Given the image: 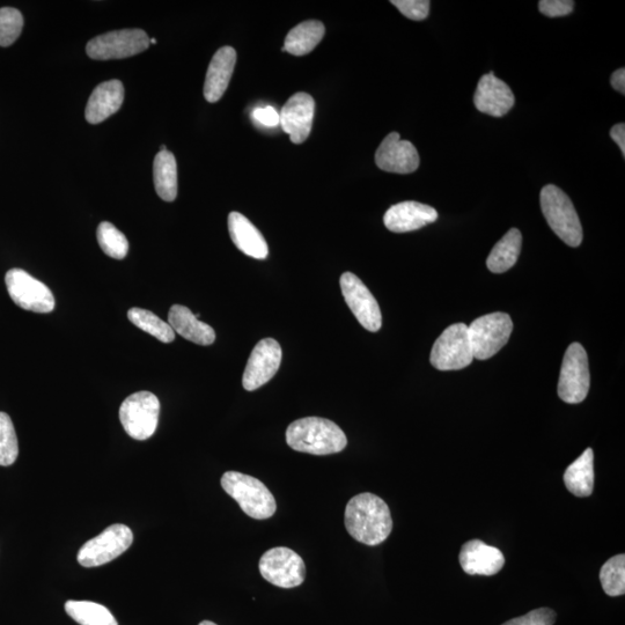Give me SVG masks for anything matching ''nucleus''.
<instances>
[{
	"instance_id": "obj_1",
	"label": "nucleus",
	"mask_w": 625,
	"mask_h": 625,
	"mask_svg": "<svg viewBox=\"0 0 625 625\" xmlns=\"http://www.w3.org/2000/svg\"><path fill=\"white\" fill-rule=\"evenodd\" d=\"M344 518L350 536L366 546H379L393 531L391 510L384 499L370 492L351 498Z\"/></svg>"
},
{
	"instance_id": "obj_2",
	"label": "nucleus",
	"mask_w": 625,
	"mask_h": 625,
	"mask_svg": "<svg viewBox=\"0 0 625 625\" xmlns=\"http://www.w3.org/2000/svg\"><path fill=\"white\" fill-rule=\"evenodd\" d=\"M286 443L297 452L330 455L342 452L348 439L340 426L329 419L306 417L289 425Z\"/></svg>"
},
{
	"instance_id": "obj_3",
	"label": "nucleus",
	"mask_w": 625,
	"mask_h": 625,
	"mask_svg": "<svg viewBox=\"0 0 625 625\" xmlns=\"http://www.w3.org/2000/svg\"><path fill=\"white\" fill-rule=\"evenodd\" d=\"M222 487L250 518L266 520L277 511L274 495L266 485L253 476L227 472L222 477Z\"/></svg>"
},
{
	"instance_id": "obj_4",
	"label": "nucleus",
	"mask_w": 625,
	"mask_h": 625,
	"mask_svg": "<svg viewBox=\"0 0 625 625\" xmlns=\"http://www.w3.org/2000/svg\"><path fill=\"white\" fill-rule=\"evenodd\" d=\"M544 218L558 238L570 247H579L583 241V227L570 197L563 190L548 185L540 195Z\"/></svg>"
},
{
	"instance_id": "obj_5",
	"label": "nucleus",
	"mask_w": 625,
	"mask_h": 625,
	"mask_svg": "<svg viewBox=\"0 0 625 625\" xmlns=\"http://www.w3.org/2000/svg\"><path fill=\"white\" fill-rule=\"evenodd\" d=\"M512 330L511 316L506 313H492L473 321L468 327V335L474 358L487 360L494 357L509 342Z\"/></svg>"
},
{
	"instance_id": "obj_6",
	"label": "nucleus",
	"mask_w": 625,
	"mask_h": 625,
	"mask_svg": "<svg viewBox=\"0 0 625 625\" xmlns=\"http://www.w3.org/2000/svg\"><path fill=\"white\" fill-rule=\"evenodd\" d=\"M474 359L465 323H455L446 328L433 345L430 357L432 366L439 371L466 369Z\"/></svg>"
},
{
	"instance_id": "obj_7",
	"label": "nucleus",
	"mask_w": 625,
	"mask_h": 625,
	"mask_svg": "<svg viewBox=\"0 0 625 625\" xmlns=\"http://www.w3.org/2000/svg\"><path fill=\"white\" fill-rule=\"evenodd\" d=\"M160 402L150 392H138L125 399L120 408V421L131 438L147 440L158 428Z\"/></svg>"
},
{
	"instance_id": "obj_8",
	"label": "nucleus",
	"mask_w": 625,
	"mask_h": 625,
	"mask_svg": "<svg viewBox=\"0 0 625 625\" xmlns=\"http://www.w3.org/2000/svg\"><path fill=\"white\" fill-rule=\"evenodd\" d=\"M149 47V35L142 29H122L97 36L87 43L86 53L95 61L122 60Z\"/></svg>"
},
{
	"instance_id": "obj_9",
	"label": "nucleus",
	"mask_w": 625,
	"mask_h": 625,
	"mask_svg": "<svg viewBox=\"0 0 625 625\" xmlns=\"http://www.w3.org/2000/svg\"><path fill=\"white\" fill-rule=\"evenodd\" d=\"M590 369L588 357L582 344L573 343L566 350L560 381H558V396L569 404L583 402L590 392Z\"/></svg>"
},
{
	"instance_id": "obj_10",
	"label": "nucleus",
	"mask_w": 625,
	"mask_h": 625,
	"mask_svg": "<svg viewBox=\"0 0 625 625\" xmlns=\"http://www.w3.org/2000/svg\"><path fill=\"white\" fill-rule=\"evenodd\" d=\"M132 542L134 534L125 525H112L104 532L95 536L94 539L86 542L78 553V562L84 568H95L112 562L127 551Z\"/></svg>"
},
{
	"instance_id": "obj_11",
	"label": "nucleus",
	"mask_w": 625,
	"mask_h": 625,
	"mask_svg": "<svg viewBox=\"0 0 625 625\" xmlns=\"http://www.w3.org/2000/svg\"><path fill=\"white\" fill-rule=\"evenodd\" d=\"M7 291L14 304L34 313H50L55 308V298L46 284L22 269H12L5 276Z\"/></svg>"
},
{
	"instance_id": "obj_12",
	"label": "nucleus",
	"mask_w": 625,
	"mask_h": 625,
	"mask_svg": "<svg viewBox=\"0 0 625 625\" xmlns=\"http://www.w3.org/2000/svg\"><path fill=\"white\" fill-rule=\"evenodd\" d=\"M259 569L268 583L281 588H294L304 583L306 566L303 558L290 548L277 547L264 553Z\"/></svg>"
},
{
	"instance_id": "obj_13",
	"label": "nucleus",
	"mask_w": 625,
	"mask_h": 625,
	"mask_svg": "<svg viewBox=\"0 0 625 625\" xmlns=\"http://www.w3.org/2000/svg\"><path fill=\"white\" fill-rule=\"evenodd\" d=\"M340 283L345 303L360 325L369 332H379L382 326V315L378 301L371 291L352 272H344Z\"/></svg>"
},
{
	"instance_id": "obj_14",
	"label": "nucleus",
	"mask_w": 625,
	"mask_h": 625,
	"mask_svg": "<svg viewBox=\"0 0 625 625\" xmlns=\"http://www.w3.org/2000/svg\"><path fill=\"white\" fill-rule=\"evenodd\" d=\"M282 348L274 338H264L256 344L248 359L242 385L248 392L266 385L278 372L282 363Z\"/></svg>"
},
{
	"instance_id": "obj_15",
	"label": "nucleus",
	"mask_w": 625,
	"mask_h": 625,
	"mask_svg": "<svg viewBox=\"0 0 625 625\" xmlns=\"http://www.w3.org/2000/svg\"><path fill=\"white\" fill-rule=\"evenodd\" d=\"M418 152L414 144L402 141L400 134L392 132L379 146L375 153V164L382 171L395 174H410L419 167Z\"/></svg>"
},
{
	"instance_id": "obj_16",
	"label": "nucleus",
	"mask_w": 625,
	"mask_h": 625,
	"mask_svg": "<svg viewBox=\"0 0 625 625\" xmlns=\"http://www.w3.org/2000/svg\"><path fill=\"white\" fill-rule=\"evenodd\" d=\"M315 102L310 94L292 95L279 114V125L290 136L291 142L301 144L311 135Z\"/></svg>"
},
{
	"instance_id": "obj_17",
	"label": "nucleus",
	"mask_w": 625,
	"mask_h": 625,
	"mask_svg": "<svg viewBox=\"0 0 625 625\" xmlns=\"http://www.w3.org/2000/svg\"><path fill=\"white\" fill-rule=\"evenodd\" d=\"M474 104L483 114L502 117L516 104V97L509 85L497 78L494 72H490L480 79L474 95Z\"/></svg>"
},
{
	"instance_id": "obj_18",
	"label": "nucleus",
	"mask_w": 625,
	"mask_h": 625,
	"mask_svg": "<svg viewBox=\"0 0 625 625\" xmlns=\"http://www.w3.org/2000/svg\"><path fill=\"white\" fill-rule=\"evenodd\" d=\"M459 560L462 570L469 576H495L505 565L502 551L481 540L463 544Z\"/></svg>"
},
{
	"instance_id": "obj_19",
	"label": "nucleus",
	"mask_w": 625,
	"mask_h": 625,
	"mask_svg": "<svg viewBox=\"0 0 625 625\" xmlns=\"http://www.w3.org/2000/svg\"><path fill=\"white\" fill-rule=\"evenodd\" d=\"M438 212L429 205L408 201L393 205L385 213L384 223L394 233H407L437 222Z\"/></svg>"
},
{
	"instance_id": "obj_20",
	"label": "nucleus",
	"mask_w": 625,
	"mask_h": 625,
	"mask_svg": "<svg viewBox=\"0 0 625 625\" xmlns=\"http://www.w3.org/2000/svg\"><path fill=\"white\" fill-rule=\"evenodd\" d=\"M237 63V51L232 47L220 48L209 65L204 84V97L211 104L223 98L231 82Z\"/></svg>"
},
{
	"instance_id": "obj_21",
	"label": "nucleus",
	"mask_w": 625,
	"mask_h": 625,
	"mask_svg": "<svg viewBox=\"0 0 625 625\" xmlns=\"http://www.w3.org/2000/svg\"><path fill=\"white\" fill-rule=\"evenodd\" d=\"M229 232L235 247L256 260H266L269 248L263 234L250 220L239 212L229 216Z\"/></svg>"
},
{
	"instance_id": "obj_22",
	"label": "nucleus",
	"mask_w": 625,
	"mask_h": 625,
	"mask_svg": "<svg viewBox=\"0 0 625 625\" xmlns=\"http://www.w3.org/2000/svg\"><path fill=\"white\" fill-rule=\"evenodd\" d=\"M124 100V86L120 80H109L95 87L86 107V120L99 124L119 112Z\"/></svg>"
},
{
	"instance_id": "obj_23",
	"label": "nucleus",
	"mask_w": 625,
	"mask_h": 625,
	"mask_svg": "<svg viewBox=\"0 0 625 625\" xmlns=\"http://www.w3.org/2000/svg\"><path fill=\"white\" fill-rule=\"evenodd\" d=\"M168 323L175 333H178L187 341L198 345L213 344L216 341V333L212 327L198 320L189 308L182 305H174L168 313Z\"/></svg>"
},
{
	"instance_id": "obj_24",
	"label": "nucleus",
	"mask_w": 625,
	"mask_h": 625,
	"mask_svg": "<svg viewBox=\"0 0 625 625\" xmlns=\"http://www.w3.org/2000/svg\"><path fill=\"white\" fill-rule=\"evenodd\" d=\"M564 483L565 487L576 497L585 498L593 494L594 452L592 448H587L575 462L566 468Z\"/></svg>"
},
{
	"instance_id": "obj_25",
	"label": "nucleus",
	"mask_w": 625,
	"mask_h": 625,
	"mask_svg": "<svg viewBox=\"0 0 625 625\" xmlns=\"http://www.w3.org/2000/svg\"><path fill=\"white\" fill-rule=\"evenodd\" d=\"M326 28L321 21L301 22L286 36L283 51L294 56L310 54L325 36Z\"/></svg>"
},
{
	"instance_id": "obj_26",
	"label": "nucleus",
	"mask_w": 625,
	"mask_h": 625,
	"mask_svg": "<svg viewBox=\"0 0 625 625\" xmlns=\"http://www.w3.org/2000/svg\"><path fill=\"white\" fill-rule=\"evenodd\" d=\"M154 186L157 194L166 202H174L178 196V165L174 154L159 152L153 165Z\"/></svg>"
},
{
	"instance_id": "obj_27",
	"label": "nucleus",
	"mask_w": 625,
	"mask_h": 625,
	"mask_svg": "<svg viewBox=\"0 0 625 625\" xmlns=\"http://www.w3.org/2000/svg\"><path fill=\"white\" fill-rule=\"evenodd\" d=\"M522 235L519 230L507 232L491 253L487 260L488 269L494 274H503L514 267L521 252Z\"/></svg>"
},
{
	"instance_id": "obj_28",
	"label": "nucleus",
	"mask_w": 625,
	"mask_h": 625,
	"mask_svg": "<svg viewBox=\"0 0 625 625\" xmlns=\"http://www.w3.org/2000/svg\"><path fill=\"white\" fill-rule=\"evenodd\" d=\"M65 612L80 625H119L114 615L92 601H73L65 604Z\"/></svg>"
},
{
	"instance_id": "obj_29",
	"label": "nucleus",
	"mask_w": 625,
	"mask_h": 625,
	"mask_svg": "<svg viewBox=\"0 0 625 625\" xmlns=\"http://www.w3.org/2000/svg\"><path fill=\"white\" fill-rule=\"evenodd\" d=\"M128 319L136 327L156 337L160 342L172 343L175 340V332L169 323L161 320L159 316L150 311L142 310V308H131L128 312Z\"/></svg>"
},
{
	"instance_id": "obj_30",
	"label": "nucleus",
	"mask_w": 625,
	"mask_h": 625,
	"mask_svg": "<svg viewBox=\"0 0 625 625\" xmlns=\"http://www.w3.org/2000/svg\"><path fill=\"white\" fill-rule=\"evenodd\" d=\"M602 588L609 597H620L625 593V556L616 555L608 560L600 571Z\"/></svg>"
},
{
	"instance_id": "obj_31",
	"label": "nucleus",
	"mask_w": 625,
	"mask_h": 625,
	"mask_svg": "<svg viewBox=\"0 0 625 625\" xmlns=\"http://www.w3.org/2000/svg\"><path fill=\"white\" fill-rule=\"evenodd\" d=\"M97 238L104 253L113 259L123 260L128 255V239L113 224L101 223L98 227Z\"/></svg>"
},
{
	"instance_id": "obj_32",
	"label": "nucleus",
	"mask_w": 625,
	"mask_h": 625,
	"mask_svg": "<svg viewBox=\"0 0 625 625\" xmlns=\"http://www.w3.org/2000/svg\"><path fill=\"white\" fill-rule=\"evenodd\" d=\"M19 455L18 438L12 419L5 413H0V466H11Z\"/></svg>"
},
{
	"instance_id": "obj_33",
	"label": "nucleus",
	"mask_w": 625,
	"mask_h": 625,
	"mask_svg": "<svg viewBox=\"0 0 625 625\" xmlns=\"http://www.w3.org/2000/svg\"><path fill=\"white\" fill-rule=\"evenodd\" d=\"M24 28V18L17 9H0V47H9L16 42Z\"/></svg>"
},
{
	"instance_id": "obj_34",
	"label": "nucleus",
	"mask_w": 625,
	"mask_h": 625,
	"mask_svg": "<svg viewBox=\"0 0 625 625\" xmlns=\"http://www.w3.org/2000/svg\"><path fill=\"white\" fill-rule=\"evenodd\" d=\"M391 3L408 19L422 21L429 17V0H392Z\"/></svg>"
},
{
	"instance_id": "obj_35",
	"label": "nucleus",
	"mask_w": 625,
	"mask_h": 625,
	"mask_svg": "<svg viewBox=\"0 0 625 625\" xmlns=\"http://www.w3.org/2000/svg\"><path fill=\"white\" fill-rule=\"evenodd\" d=\"M555 610L551 608L534 609L532 612L516 619L505 622L502 625H554L556 622Z\"/></svg>"
},
{
	"instance_id": "obj_36",
	"label": "nucleus",
	"mask_w": 625,
	"mask_h": 625,
	"mask_svg": "<svg viewBox=\"0 0 625 625\" xmlns=\"http://www.w3.org/2000/svg\"><path fill=\"white\" fill-rule=\"evenodd\" d=\"M539 9L543 16L560 18L569 16L575 9V3L571 0H541Z\"/></svg>"
},
{
	"instance_id": "obj_37",
	"label": "nucleus",
	"mask_w": 625,
	"mask_h": 625,
	"mask_svg": "<svg viewBox=\"0 0 625 625\" xmlns=\"http://www.w3.org/2000/svg\"><path fill=\"white\" fill-rule=\"evenodd\" d=\"M253 120L267 128H275L279 125V114L274 107L266 106L254 109Z\"/></svg>"
},
{
	"instance_id": "obj_38",
	"label": "nucleus",
	"mask_w": 625,
	"mask_h": 625,
	"mask_svg": "<svg viewBox=\"0 0 625 625\" xmlns=\"http://www.w3.org/2000/svg\"><path fill=\"white\" fill-rule=\"evenodd\" d=\"M610 137L614 139L617 145H619L623 157H625V124L619 123L614 125L610 130Z\"/></svg>"
},
{
	"instance_id": "obj_39",
	"label": "nucleus",
	"mask_w": 625,
	"mask_h": 625,
	"mask_svg": "<svg viewBox=\"0 0 625 625\" xmlns=\"http://www.w3.org/2000/svg\"><path fill=\"white\" fill-rule=\"evenodd\" d=\"M610 84H612L614 90L625 94V69L616 70L612 78H610Z\"/></svg>"
},
{
	"instance_id": "obj_40",
	"label": "nucleus",
	"mask_w": 625,
	"mask_h": 625,
	"mask_svg": "<svg viewBox=\"0 0 625 625\" xmlns=\"http://www.w3.org/2000/svg\"><path fill=\"white\" fill-rule=\"evenodd\" d=\"M198 625H217V624H216V623H213V622H211V621H203V622H201V623H200V624H198Z\"/></svg>"
}]
</instances>
